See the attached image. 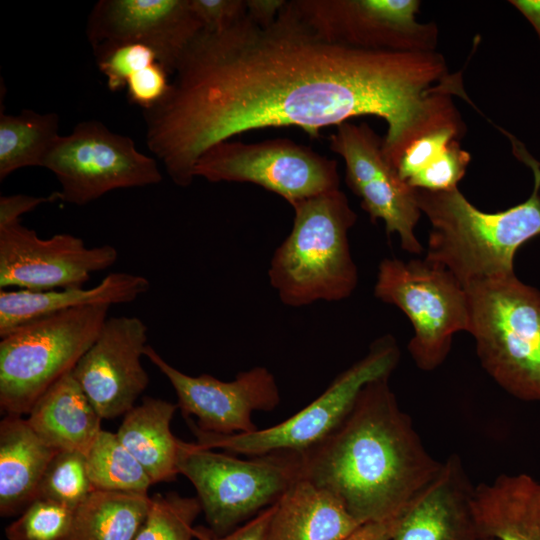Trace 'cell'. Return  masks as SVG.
<instances>
[{"label": "cell", "instance_id": "2e32d148", "mask_svg": "<svg viewBox=\"0 0 540 540\" xmlns=\"http://www.w3.org/2000/svg\"><path fill=\"white\" fill-rule=\"evenodd\" d=\"M202 29L190 0H100L88 16L86 35L93 54L124 43L147 45L173 76Z\"/></svg>", "mask_w": 540, "mask_h": 540}, {"label": "cell", "instance_id": "3957f363", "mask_svg": "<svg viewBox=\"0 0 540 540\" xmlns=\"http://www.w3.org/2000/svg\"><path fill=\"white\" fill-rule=\"evenodd\" d=\"M512 143L534 176L532 193L520 204L490 213L476 208L458 188L415 189L421 213L431 225L425 259L450 271L464 288L514 276L517 250L540 235V163L520 143Z\"/></svg>", "mask_w": 540, "mask_h": 540}, {"label": "cell", "instance_id": "d6986e66", "mask_svg": "<svg viewBox=\"0 0 540 540\" xmlns=\"http://www.w3.org/2000/svg\"><path fill=\"white\" fill-rule=\"evenodd\" d=\"M150 289L141 275L113 272L91 288L0 290V337L16 327L57 312L95 305L131 303Z\"/></svg>", "mask_w": 540, "mask_h": 540}, {"label": "cell", "instance_id": "5bb4252c", "mask_svg": "<svg viewBox=\"0 0 540 540\" xmlns=\"http://www.w3.org/2000/svg\"><path fill=\"white\" fill-rule=\"evenodd\" d=\"M144 356L169 380L187 422L203 432H254L257 427L253 412L272 411L279 405L276 379L265 367L257 366L239 372L232 381H222L209 374L187 375L167 363L150 345L146 346Z\"/></svg>", "mask_w": 540, "mask_h": 540}, {"label": "cell", "instance_id": "4dcf8cb0", "mask_svg": "<svg viewBox=\"0 0 540 540\" xmlns=\"http://www.w3.org/2000/svg\"><path fill=\"white\" fill-rule=\"evenodd\" d=\"M74 510L38 497L5 529L8 540H68Z\"/></svg>", "mask_w": 540, "mask_h": 540}, {"label": "cell", "instance_id": "83f0119b", "mask_svg": "<svg viewBox=\"0 0 540 540\" xmlns=\"http://www.w3.org/2000/svg\"><path fill=\"white\" fill-rule=\"evenodd\" d=\"M85 459L96 490L148 495L152 480L116 433L101 430Z\"/></svg>", "mask_w": 540, "mask_h": 540}, {"label": "cell", "instance_id": "6da1fadb", "mask_svg": "<svg viewBox=\"0 0 540 540\" xmlns=\"http://www.w3.org/2000/svg\"><path fill=\"white\" fill-rule=\"evenodd\" d=\"M458 84L437 51L356 49L321 37L290 1L268 27L246 15L204 29L178 62L163 100L143 111L146 144L172 182L188 187L213 145L251 130L295 126L311 138L359 116L384 119L383 151L405 148L453 112Z\"/></svg>", "mask_w": 540, "mask_h": 540}, {"label": "cell", "instance_id": "603a6c76", "mask_svg": "<svg viewBox=\"0 0 540 540\" xmlns=\"http://www.w3.org/2000/svg\"><path fill=\"white\" fill-rule=\"evenodd\" d=\"M31 428L57 450L86 454L101 429V416L72 372L52 385L26 418Z\"/></svg>", "mask_w": 540, "mask_h": 540}, {"label": "cell", "instance_id": "277c9868", "mask_svg": "<svg viewBox=\"0 0 540 540\" xmlns=\"http://www.w3.org/2000/svg\"><path fill=\"white\" fill-rule=\"evenodd\" d=\"M293 226L275 250L268 276L290 307L348 298L358 284L348 232L357 215L340 188L292 205Z\"/></svg>", "mask_w": 540, "mask_h": 540}, {"label": "cell", "instance_id": "4fadbf2b", "mask_svg": "<svg viewBox=\"0 0 540 540\" xmlns=\"http://www.w3.org/2000/svg\"><path fill=\"white\" fill-rule=\"evenodd\" d=\"M330 149L345 162L348 187L361 199L370 220H382L390 237L397 234L402 249L420 254L415 234L421 216L415 188L399 175L383 151V138L367 124L344 122L329 137Z\"/></svg>", "mask_w": 540, "mask_h": 540}, {"label": "cell", "instance_id": "9a60e30c", "mask_svg": "<svg viewBox=\"0 0 540 540\" xmlns=\"http://www.w3.org/2000/svg\"><path fill=\"white\" fill-rule=\"evenodd\" d=\"M117 249L88 247L78 236L59 233L41 238L15 222L0 227V288L46 291L83 286L92 273L113 266Z\"/></svg>", "mask_w": 540, "mask_h": 540}, {"label": "cell", "instance_id": "5b68a950", "mask_svg": "<svg viewBox=\"0 0 540 540\" xmlns=\"http://www.w3.org/2000/svg\"><path fill=\"white\" fill-rule=\"evenodd\" d=\"M465 289L483 368L513 397L540 403V291L516 275Z\"/></svg>", "mask_w": 540, "mask_h": 540}, {"label": "cell", "instance_id": "d4e9b609", "mask_svg": "<svg viewBox=\"0 0 540 540\" xmlns=\"http://www.w3.org/2000/svg\"><path fill=\"white\" fill-rule=\"evenodd\" d=\"M177 407L162 399L145 397L140 405L125 414L116 432L153 484L173 480L179 474L182 440L170 429Z\"/></svg>", "mask_w": 540, "mask_h": 540}, {"label": "cell", "instance_id": "8fae6325", "mask_svg": "<svg viewBox=\"0 0 540 540\" xmlns=\"http://www.w3.org/2000/svg\"><path fill=\"white\" fill-rule=\"evenodd\" d=\"M193 172L213 183L256 184L291 206L340 184L336 160L287 138L219 142L200 156Z\"/></svg>", "mask_w": 540, "mask_h": 540}, {"label": "cell", "instance_id": "d6a6232c", "mask_svg": "<svg viewBox=\"0 0 540 540\" xmlns=\"http://www.w3.org/2000/svg\"><path fill=\"white\" fill-rule=\"evenodd\" d=\"M169 76L171 75L160 62L140 70L127 81L129 102L140 106L143 111L155 107L169 90Z\"/></svg>", "mask_w": 540, "mask_h": 540}, {"label": "cell", "instance_id": "d590c367", "mask_svg": "<svg viewBox=\"0 0 540 540\" xmlns=\"http://www.w3.org/2000/svg\"><path fill=\"white\" fill-rule=\"evenodd\" d=\"M60 200L59 192L48 196L25 194L2 195L0 197V227L20 221V217L36 207Z\"/></svg>", "mask_w": 540, "mask_h": 540}, {"label": "cell", "instance_id": "ac0fdd59", "mask_svg": "<svg viewBox=\"0 0 540 540\" xmlns=\"http://www.w3.org/2000/svg\"><path fill=\"white\" fill-rule=\"evenodd\" d=\"M471 483L458 455L398 515L391 540H481Z\"/></svg>", "mask_w": 540, "mask_h": 540}, {"label": "cell", "instance_id": "8d00e7d4", "mask_svg": "<svg viewBox=\"0 0 540 540\" xmlns=\"http://www.w3.org/2000/svg\"><path fill=\"white\" fill-rule=\"evenodd\" d=\"M287 0H246L247 17L259 27L274 23Z\"/></svg>", "mask_w": 540, "mask_h": 540}, {"label": "cell", "instance_id": "74e56055", "mask_svg": "<svg viewBox=\"0 0 540 540\" xmlns=\"http://www.w3.org/2000/svg\"><path fill=\"white\" fill-rule=\"evenodd\" d=\"M397 517L362 523L342 540H391Z\"/></svg>", "mask_w": 540, "mask_h": 540}, {"label": "cell", "instance_id": "9c48e42d", "mask_svg": "<svg viewBox=\"0 0 540 540\" xmlns=\"http://www.w3.org/2000/svg\"><path fill=\"white\" fill-rule=\"evenodd\" d=\"M374 295L398 307L410 320L409 353L422 370L439 367L448 356L454 334L469 328L464 286L443 266L424 259H383Z\"/></svg>", "mask_w": 540, "mask_h": 540}, {"label": "cell", "instance_id": "836d02e7", "mask_svg": "<svg viewBox=\"0 0 540 540\" xmlns=\"http://www.w3.org/2000/svg\"><path fill=\"white\" fill-rule=\"evenodd\" d=\"M191 8L204 30L223 31L247 15L246 0H190Z\"/></svg>", "mask_w": 540, "mask_h": 540}, {"label": "cell", "instance_id": "f1b7e54d", "mask_svg": "<svg viewBox=\"0 0 540 540\" xmlns=\"http://www.w3.org/2000/svg\"><path fill=\"white\" fill-rule=\"evenodd\" d=\"M201 511L197 497L155 494L135 540H193V524Z\"/></svg>", "mask_w": 540, "mask_h": 540}, {"label": "cell", "instance_id": "ab89813d", "mask_svg": "<svg viewBox=\"0 0 540 540\" xmlns=\"http://www.w3.org/2000/svg\"><path fill=\"white\" fill-rule=\"evenodd\" d=\"M484 540H497V539H484Z\"/></svg>", "mask_w": 540, "mask_h": 540}, {"label": "cell", "instance_id": "4316f807", "mask_svg": "<svg viewBox=\"0 0 540 540\" xmlns=\"http://www.w3.org/2000/svg\"><path fill=\"white\" fill-rule=\"evenodd\" d=\"M59 116L24 109L17 115L0 113V180L16 170L42 166L58 137Z\"/></svg>", "mask_w": 540, "mask_h": 540}, {"label": "cell", "instance_id": "7a4b0ae2", "mask_svg": "<svg viewBox=\"0 0 540 540\" xmlns=\"http://www.w3.org/2000/svg\"><path fill=\"white\" fill-rule=\"evenodd\" d=\"M389 378L368 383L325 440L301 454V476L336 496L360 523L397 517L443 462L425 448Z\"/></svg>", "mask_w": 540, "mask_h": 540}, {"label": "cell", "instance_id": "e575fe53", "mask_svg": "<svg viewBox=\"0 0 540 540\" xmlns=\"http://www.w3.org/2000/svg\"><path fill=\"white\" fill-rule=\"evenodd\" d=\"M274 504L259 512L243 526L235 528L225 535H216L210 529L198 526L194 536L197 540H268V530Z\"/></svg>", "mask_w": 540, "mask_h": 540}, {"label": "cell", "instance_id": "ba28073f", "mask_svg": "<svg viewBox=\"0 0 540 540\" xmlns=\"http://www.w3.org/2000/svg\"><path fill=\"white\" fill-rule=\"evenodd\" d=\"M400 360L393 336L376 339L367 354L341 372L310 404L274 426L247 434L219 435L189 424L197 446L234 454L260 456L274 452L303 453L325 440L352 410L368 383L389 378Z\"/></svg>", "mask_w": 540, "mask_h": 540}, {"label": "cell", "instance_id": "8992f818", "mask_svg": "<svg viewBox=\"0 0 540 540\" xmlns=\"http://www.w3.org/2000/svg\"><path fill=\"white\" fill-rule=\"evenodd\" d=\"M109 308L95 305L57 312L1 337V410L28 414L52 385L73 371L97 338Z\"/></svg>", "mask_w": 540, "mask_h": 540}, {"label": "cell", "instance_id": "ffe728a7", "mask_svg": "<svg viewBox=\"0 0 540 540\" xmlns=\"http://www.w3.org/2000/svg\"><path fill=\"white\" fill-rule=\"evenodd\" d=\"M472 509L481 540H540V481L528 474L475 486Z\"/></svg>", "mask_w": 540, "mask_h": 540}, {"label": "cell", "instance_id": "1f68e13d", "mask_svg": "<svg viewBox=\"0 0 540 540\" xmlns=\"http://www.w3.org/2000/svg\"><path fill=\"white\" fill-rule=\"evenodd\" d=\"M99 71L112 92L126 88L127 81L140 70L160 62L156 51L140 43H124L94 54Z\"/></svg>", "mask_w": 540, "mask_h": 540}, {"label": "cell", "instance_id": "52a82bcc", "mask_svg": "<svg viewBox=\"0 0 540 540\" xmlns=\"http://www.w3.org/2000/svg\"><path fill=\"white\" fill-rule=\"evenodd\" d=\"M301 465L300 453L245 460L182 441L178 470L193 484L210 530L221 536L273 505L301 477Z\"/></svg>", "mask_w": 540, "mask_h": 540}, {"label": "cell", "instance_id": "30bf717a", "mask_svg": "<svg viewBox=\"0 0 540 540\" xmlns=\"http://www.w3.org/2000/svg\"><path fill=\"white\" fill-rule=\"evenodd\" d=\"M41 167L56 176L60 200L78 206L112 190L155 185L162 180L153 157L138 151L130 137L96 120L80 122L70 134L59 136Z\"/></svg>", "mask_w": 540, "mask_h": 540}, {"label": "cell", "instance_id": "f35d334b", "mask_svg": "<svg viewBox=\"0 0 540 540\" xmlns=\"http://www.w3.org/2000/svg\"><path fill=\"white\" fill-rule=\"evenodd\" d=\"M509 3L528 20L540 40V0H511Z\"/></svg>", "mask_w": 540, "mask_h": 540}, {"label": "cell", "instance_id": "cb8c5ba5", "mask_svg": "<svg viewBox=\"0 0 540 540\" xmlns=\"http://www.w3.org/2000/svg\"><path fill=\"white\" fill-rule=\"evenodd\" d=\"M463 120L436 126L412 141L395 164L400 177L412 188L449 191L458 188L471 155L460 145Z\"/></svg>", "mask_w": 540, "mask_h": 540}, {"label": "cell", "instance_id": "7402d4cb", "mask_svg": "<svg viewBox=\"0 0 540 540\" xmlns=\"http://www.w3.org/2000/svg\"><path fill=\"white\" fill-rule=\"evenodd\" d=\"M42 440L21 415L0 423V514L10 516L38 497L42 477L59 452Z\"/></svg>", "mask_w": 540, "mask_h": 540}, {"label": "cell", "instance_id": "484cf974", "mask_svg": "<svg viewBox=\"0 0 540 540\" xmlns=\"http://www.w3.org/2000/svg\"><path fill=\"white\" fill-rule=\"evenodd\" d=\"M149 505L148 495L94 490L74 510L68 540H135Z\"/></svg>", "mask_w": 540, "mask_h": 540}, {"label": "cell", "instance_id": "44dd1931", "mask_svg": "<svg viewBox=\"0 0 540 540\" xmlns=\"http://www.w3.org/2000/svg\"><path fill=\"white\" fill-rule=\"evenodd\" d=\"M361 524L336 496L301 476L274 503L268 540H342Z\"/></svg>", "mask_w": 540, "mask_h": 540}, {"label": "cell", "instance_id": "7c38bea8", "mask_svg": "<svg viewBox=\"0 0 540 540\" xmlns=\"http://www.w3.org/2000/svg\"><path fill=\"white\" fill-rule=\"evenodd\" d=\"M299 16L321 37L344 46L375 51H436L439 30L419 22L418 0H290Z\"/></svg>", "mask_w": 540, "mask_h": 540}, {"label": "cell", "instance_id": "e0dca14e", "mask_svg": "<svg viewBox=\"0 0 540 540\" xmlns=\"http://www.w3.org/2000/svg\"><path fill=\"white\" fill-rule=\"evenodd\" d=\"M147 326L136 316L109 317L72 374L102 419L125 415L149 384L141 358Z\"/></svg>", "mask_w": 540, "mask_h": 540}, {"label": "cell", "instance_id": "f546056e", "mask_svg": "<svg viewBox=\"0 0 540 540\" xmlns=\"http://www.w3.org/2000/svg\"><path fill=\"white\" fill-rule=\"evenodd\" d=\"M94 490L87 472L85 454L60 450L42 477L38 497L75 510Z\"/></svg>", "mask_w": 540, "mask_h": 540}]
</instances>
